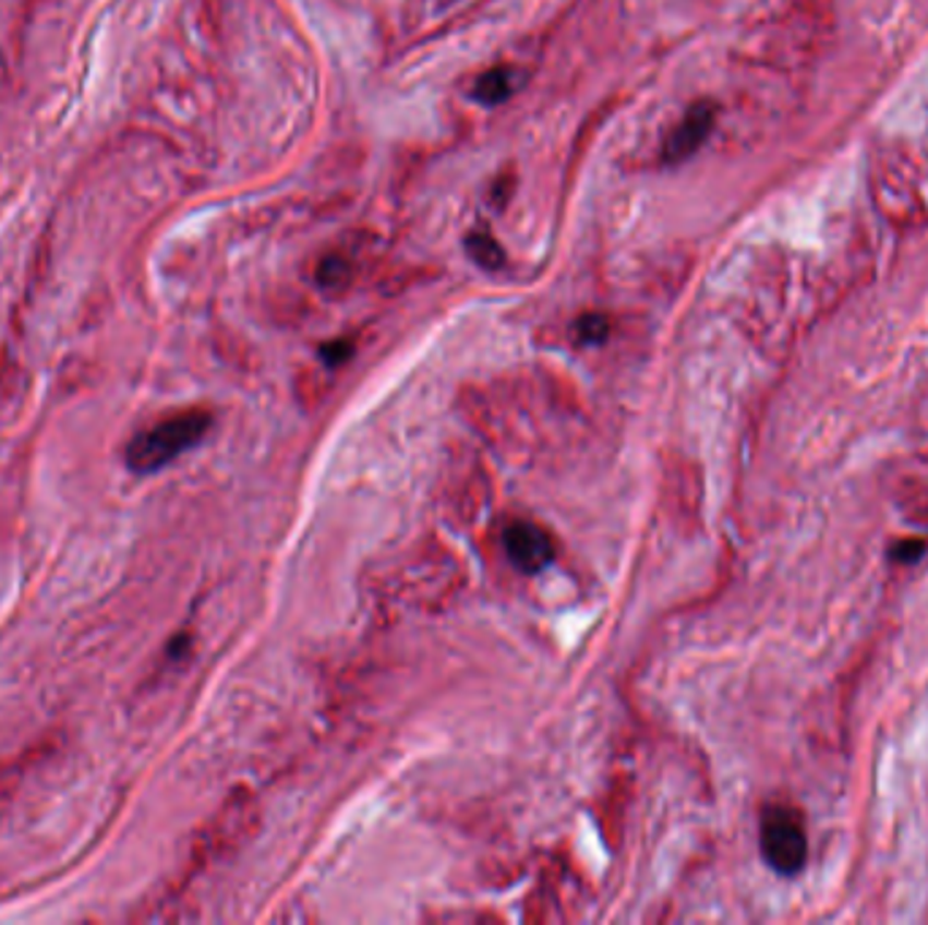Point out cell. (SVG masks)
Masks as SVG:
<instances>
[{"mask_svg": "<svg viewBox=\"0 0 928 925\" xmlns=\"http://www.w3.org/2000/svg\"><path fill=\"white\" fill-rule=\"evenodd\" d=\"M209 427H213V412L204 408L171 412L128 443L125 465L133 472L160 470L188 448H193L209 432Z\"/></svg>", "mask_w": 928, "mask_h": 925, "instance_id": "1", "label": "cell"}, {"mask_svg": "<svg viewBox=\"0 0 928 925\" xmlns=\"http://www.w3.org/2000/svg\"><path fill=\"white\" fill-rule=\"evenodd\" d=\"M760 850L771 868L780 874H798L807 861V830L791 806H769L760 822Z\"/></svg>", "mask_w": 928, "mask_h": 925, "instance_id": "2", "label": "cell"}, {"mask_svg": "<svg viewBox=\"0 0 928 925\" xmlns=\"http://www.w3.org/2000/svg\"><path fill=\"white\" fill-rule=\"evenodd\" d=\"M503 543L508 551V560L521 573H541L543 567L552 565L554 554H557L549 529H543L535 521H525V518H516L505 527Z\"/></svg>", "mask_w": 928, "mask_h": 925, "instance_id": "3", "label": "cell"}, {"mask_svg": "<svg viewBox=\"0 0 928 925\" xmlns=\"http://www.w3.org/2000/svg\"><path fill=\"white\" fill-rule=\"evenodd\" d=\"M716 122V106L711 101H698L687 109V115L671 128L668 139L663 144V160L668 166L685 164L692 155L703 147V142L709 139L711 128Z\"/></svg>", "mask_w": 928, "mask_h": 925, "instance_id": "4", "label": "cell"}, {"mask_svg": "<svg viewBox=\"0 0 928 925\" xmlns=\"http://www.w3.org/2000/svg\"><path fill=\"white\" fill-rule=\"evenodd\" d=\"M55 749H58V744H55V741H38L36 746L25 749L22 755L0 762V804L11 798V793L20 788L22 779L27 777V771H33L36 766H41V762L47 760V757L52 755Z\"/></svg>", "mask_w": 928, "mask_h": 925, "instance_id": "5", "label": "cell"}, {"mask_svg": "<svg viewBox=\"0 0 928 925\" xmlns=\"http://www.w3.org/2000/svg\"><path fill=\"white\" fill-rule=\"evenodd\" d=\"M510 93H514L510 71L508 69H492V71H486V74L478 76L472 96H475L478 101L486 104V106H497V104L508 101Z\"/></svg>", "mask_w": 928, "mask_h": 925, "instance_id": "6", "label": "cell"}, {"mask_svg": "<svg viewBox=\"0 0 928 925\" xmlns=\"http://www.w3.org/2000/svg\"><path fill=\"white\" fill-rule=\"evenodd\" d=\"M465 244H467V253H470V259L475 261L481 269L497 272L499 266L505 264L503 248H499V244L494 242V237H489V233H483V231L470 233Z\"/></svg>", "mask_w": 928, "mask_h": 925, "instance_id": "7", "label": "cell"}, {"mask_svg": "<svg viewBox=\"0 0 928 925\" xmlns=\"http://www.w3.org/2000/svg\"><path fill=\"white\" fill-rule=\"evenodd\" d=\"M350 277H353L350 264L346 259H340V255H329L318 269V283L326 291H346Z\"/></svg>", "mask_w": 928, "mask_h": 925, "instance_id": "8", "label": "cell"}, {"mask_svg": "<svg viewBox=\"0 0 928 925\" xmlns=\"http://www.w3.org/2000/svg\"><path fill=\"white\" fill-rule=\"evenodd\" d=\"M608 321H605L603 315H583L579 323H576V334L583 339V343H603L605 337H608Z\"/></svg>", "mask_w": 928, "mask_h": 925, "instance_id": "9", "label": "cell"}, {"mask_svg": "<svg viewBox=\"0 0 928 925\" xmlns=\"http://www.w3.org/2000/svg\"><path fill=\"white\" fill-rule=\"evenodd\" d=\"M321 353H324V359L329 361V364H342V361L350 356V343H332L326 345Z\"/></svg>", "mask_w": 928, "mask_h": 925, "instance_id": "10", "label": "cell"}, {"mask_svg": "<svg viewBox=\"0 0 928 925\" xmlns=\"http://www.w3.org/2000/svg\"><path fill=\"white\" fill-rule=\"evenodd\" d=\"M913 551H924V543H904L902 549L896 551V560L907 562V554H913Z\"/></svg>", "mask_w": 928, "mask_h": 925, "instance_id": "11", "label": "cell"}]
</instances>
